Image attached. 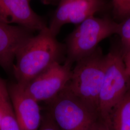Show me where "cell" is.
I'll list each match as a JSON object with an SVG mask.
<instances>
[{"label":"cell","instance_id":"obj_1","mask_svg":"<svg viewBox=\"0 0 130 130\" xmlns=\"http://www.w3.org/2000/svg\"><path fill=\"white\" fill-rule=\"evenodd\" d=\"M46 28L29 39L15 56L13 71L17 83L24 85L56 62H60L66 46Z\"/></svg>","mask_w":130,"mask_h":130},{"label":"cell","instance_id":"obj_2","mask_svg":"<svg viewBox=\"0 0 130 130\" xmlns=\"http://www.w3.org/2000/svg\"><path fill=\"white\" fill-rule=\"evenodd\" d=\"M105 69V56L98 47L91 54L76 62L65 87L98 113L99 96Z\"/></svg>","mask_w":130,"mask_h":130},{"label":"cell","instance_id":"obj_3","mask_svg":"<svg viewBox=\"0 0 130 130\" xmlns=\"http://www.w3.org/2000/svg\"><path fill=\"white\" fill-rule=\"evenodd\" d=\"M106 69L98 100L99 117L110 124L114 109L130 89L121 50L114 49L105 56Z\"/></svg>","mask_w":130,"mask_h":130},{"label":"cell","instance_id":"obj_4","mask_svg":"<svg viewBox=\"0 0 130 130\" xmlns=\"http://www.w3.org/2000/svg\"><path fill=\"white\" fill-rule=\"evenodd\" d=\"M119 27V23L107 18L92 16L85 19L67 39L66 60L72 64L91 54L103 40L117 34Z\"/></svg>","mask_w":130,"mask_h":130},{"label":"cell","instance_id":"obj_5","mask_svg":"<svg viewBox=\"0 0 130 130\" xmlns=\"http://www.w3.org/2000/svg\"><path fill=\"white\" fill-rule=\"evenodd\" d=\"M49 103V113L61 130H91L99 118L98 112L66 88Z\"/></svg>","mask_w":130,"mask_h":130},{"label":"cell","instance_id":"obj_6","mask_svg":"<svg viewBox=\"0 0 130 130\" xmlns=\"http://www.w3.org/2000/svg\"><path fill=\"white\" fill-rule=\"evenodd\" d=\"M72 64L67 60L63 65L56 62L22 85L26 92L38 102H49L62 91L68 84L71 76Z\"/></svg>","mask_w":130,"mask_h":130},{"label":"cell","instance_id":"obj_7","mask_svg":"<svg viewBox=\"0 0 130 130\" xmlns=\"http://www.w3.org/2000/svg\"><path fill=\"white\" fill-rule=\"evenodd\" d=\"M105 5L104 0H61L48 28L56 36L64 25L79 24L94 16Z\"/></svg>","mask_w":130,"mask_h":130},{"label":"cell","instance_id":"obj_8","mask_svg":"<svg viewBox=\"0 0 130 130\" xmlns=\"http://www.w3.org/2000/svg\"><path fill=\"white\" fill-rule=\"evenodd\" d=\"M14 111L21 130H38L42 116L38 102L17 82L8 85Z\"/></svg>","mask_w":130,"mask_h":130},{"label":"cell","instance_id":"obj_9","mask_svg":"<svg viewBox=\"0 0 130 130\" xmlns=\"http://www.w3.org/2000/svg\"><path fill=\"white\" fill-rule=\"evenodd\" d=\"M0 22L18 24L31 31L47 27L44 19L31 8L29 0H0Z\"/></svg>","mask_w":130,"mask_h":130},{"label":"cell","instance_id":"obj_10","mask_svg":"<svg viewBox=\"0 0 130 130\" xmlns=\"http://www.w3.org/2000/svg\"><path fill=\"white\" fill-rule=\"evenodd\" d=\"M31 32L21 26H10L0 22V66L4 70H13L16 55L32 37Z\"/></svg>","mask_w":130,"mask_h":130},{"label":"cell","instance_id":"obj_11","mask_svg":"<svg viewBox=\"0 0 130 130\" xmlns=\"http://www.w3.org/2000/svg\"><path fill=\"white\" fill-rule=\"evenodd\" d=\"M0 130H21L14 111L8 84L0 77Z\"/></svg>","mask_w":130,"mask_h":130},{"label":"cell","instance_id":"obj_12","mask_svg":"<svg viewBox=\"0 0 130 130\" xmlns=\"http://www.w3.org/2000/svg\"><path fill=\"white\" fill-rule=\"evenodd\" d=\"M112 130H130V89L112 113Z\"/></svg>","mask_w":130,"mask_h":130},{"label":"cell","instance_id":"obj_13","mask_svg":"<svg viewBox=\"0 0 130 130\" xmlns=\"http://www.w3.org/2000/svg\"><path fill=\"white\" fill-rule=\"evenodd\" d=\"M117 34L121 39L122 52L130 50V15L119 23Z\"/></svg>","mask_w":130,"mask_h":130},{"label":"cell","instance_id":"obj_14","mask_svg":"<svg viewBox=\"0 0 130 130\" xmlns=\"http://www.w3.org/2000/svg\"><path fill=\"white\" fill-rule=\"evenodd\" d=\"M38 130H61L49 113L42 118L41 123Z\"/></svg>","mask_w":130,"mask_h":130},{"label":"cell","instance_id":"obj_15","mask_svg":"<svg viewBox=\"0 0 130 130\" xmlns=\"http://www.w3.org/2000/svg\"><path fill=\"white\" fill-rule=\"evenodd\" d=\"M116 13L119 16L123 18L130 15V0H121Z\"/></svg>","mask_w":130,"mask_h":130},{"label":"cell","instance_id":"obj_16","mask_svg":"<svg viewBox=\"0 0 130 130\" xmlns=\"http://www.w3.org/2000/svg\"><path fill=\"white\" fill-rule=\"evenodd\" d=\"M91 130H112L109 123L103 120L100 117L94 124Z\"/></svg>","mask_w":130,"mask_h":130},{"label":"cell","instance_id":"obj_17","mask_svg":"<svg viewBox=\"0 0 130 130\" xmlns=\"http://www.w3.org/2000/svg\"><path fill=\"white\" fill-rule=\"evenodd\" d=\"M122 53L126 72L130 78V50Z\"/></svg>","mask_w":130,"mask_h":130},{"label":"cell","instance_id":"obj_18","mask_svg":"<svg viewBox=\"0 0 130 130\" xmlns=\"http://www.w3.org/2000/svg\"><path fill=\"white\" fill-rule=\"evenodd\" d=\"M42 2L45 5H55L59 4L61 0H41Z\"/></svg>","mask_w":130,"mask_h":130},{"label":"cell","instance_id":"obj_19","mask_svg":"<svg viewBox=\"0 0 130 130\" xmlns=\"http://www.w3.org/2000/svg\"><path fill=\"white\" fill-rule=\"evenodd\" d=\"M121 0H112L113 4L114 5V8L115 12H116L117 10L119 8V7L120 5Z\"/></svg>","mask_w":130,"mask_h":130},{"label":"cell","instance_id":"obj_20","mask_svg":"<svg viewBox=\"0 0 130 130\" xmlns=\"http://www.w3.org/2000/svg\"><path fill=\"white\" fill-rule=\"evenodd\" d=\"M1 124V113H0V126Z\"/></svg>","mask_w":130,"mask_h":130}]
</instances>
